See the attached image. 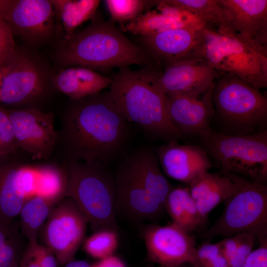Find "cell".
<instances>
[{
	"label": "cell",
	"mask_w": 267,
	"mask_h": 267,
	"mask_svg": "<svg viewBox=\"0 0 267 267\" xmlns=\"http://www.w3.org/2000/svg\"><path fill=\"white\" fill-rule=\"evenodd\" d=\"M130 123L109 91L71 99L64 125L69 160L107 165L124 149Z\"/></svg>",
	"instance_id": "cell-1"
},
{
	"label": "cell",
	"mask_w": 267,
	"mask_h": 267,
	"mask_svg": "<svg viewBox=\"0 0 267 267\" xmlns=\"http://www.w3.org/2000/svg\"><path fill=\"white\" fill-rule=\"evenodd\" d=\"M91 20L84 30L62 38L57 44L53 57L60 69L80 66L107 72L132 64L160 66L115 23L96 13Z\"/></svg>",
	"instance_id": "cell-2"
},
{
	"label": "cell",
	"mask_w": 267,
	"mask_h": 267,
	"mask_svg": "<svg viewBox=\"0 0 267 267\" xmlns=\"http://www.w3.org/2000/svg\"><path fill=\"white\" fill-rule=\"evenodd\" d=\"M114 177L117 217L141 222L156 219L165 210L173 185L162 173L155 151L142 148L130 153Z\"/></svg>",
	"instance_id": "cell-3"
},
{
	"label": "cell",
	"mask_w": 267,
	"mask_h": 267,
	"mask_svg": "<svg viewBox=\"0 0 267 267\" xmlns=\"http://www.w3.org/2000/svg\"><path fill=\"white\" fill-rule=\"evenodd\" d=\"M119 69L112 77L109 92L127 121L166 142L183 138L168 115L165 94L152 84L162 73L161 68L148 66L146 71H134L128 67Z\"/></svg>",
	"instance_id": "cell-4"
},
{
	"label": "cell",
	"mask_w": 267,
	"mask_h": 267,
	"mask_svg": "<svg viewBox=\"0 0 267 267\" xmlns=\"http://www.w3.org/2000/svg\"><path fill=\"white\" fill-rule=\"evenodd\" d=\"M65 168L64 197L77 203L92 231H117L114 177L107 165L69 160Z\"/></svg>",
	"instance_id": "cell-5"
},
{
	"label": "cell",
	"mask_w": 267,
	"mask_h": 267,
	"mask_svg": "<svg viewBox=\"0 0 267 267\" xmlns=\"http://www.w3.org/2000/svg\"><path fill=\"white\" fill-rule=\"evenodd\" d=\"M212 102L220 132L241 135L267 129V98L233 73H220L214 82Z\"/></svg>",
	"instance_id": "cell-6"
},
{
	"label": "cell",
	"mask_w": 267,
	"mask_h": 267,
	"mask_svg": "<svg viewBox=\"0 0 267 267\" xmlns=\"http://www.w3.org/2000/svg\"><path fill=\"white\" fill-rule=\"evenodd\" d=\"M207 61L220 73H233L250 86L267 87V53L257 50L231 35L204 26L192 59Z\"/></svg>",
	"instance_id": "cell-7"
},
{
	"label": "cell",
	"mask_w": 267,
	"mask_h": 267,
	"mask_svg": "<svg viewBox=\"0 0 267 267\" xmlns=\"http://www.w3.org/2000/svg\"><path fill=\"white\" fill-rule=\"evenodd\" d=\"M199 140V146L221 172L267 183V129L234 135L211 128Z\"/></svg>",
	"instance_id": "cell-8"
},
{
	"label": "cell",
	"mask_w": 267,
	"mask_h": 267,
	"mask_svg": "<svg viewBox=\"0 0 267 267\" xmlns=\"http://www.w3.org/2000/svg\"><path fill=\"white\" fill-rule=\"evenodd\" d=\"M235 189L223 202L222 215L201 237L210 241L217 236L229 237L253 232L259 241L267 238V184L227 174Z\"/></svg>",
	"instance_id": "cell-9"
},
{
	"label": "cell",
	"mask_w": 267,
	"mask_h": 267,
	"mask_svg": "<svg viewBox=\"0 0 267 267\" xmlns=\"http://www.w3.org/2000/svg\"><path fill=\"white\" fill-rule=\"evenodd\" d=\"M0 103L18 106L42 97L52 85L49 66L37 55L16 46L10 62L0 69Z\"/></svg>",
	"instance_id": "cell-10"
},
{
	"label": "cell",
	"mask_w": 267,
	"mask_h": 267,
	"mask_svg": "<svg viewBox=\"0 0 267 267\" xmlns=\"http://www.w3.org/2000/svg\"><path fill=\"white\" fill-rule=\"evenodd\" d=\"M89 221L77 203L65 197L51 210L39 234L59 265L74 259L84 240Z\"/></svg>",
	"instance_id": "cell-11"
},
{
	"label": "cell",
	"mask_w": 267,
	"mask_h": 267,
	"mask_svg": "<svg viewBox=\"0 0 267 267\" xmlns=\"http://www.w3.org/2000/svg\"><path fill=\"white\" fill-rule=\"evenodd\" d=\"M1 20L14 35L32 46L49 41L57 30L50 0H8Z\"/></svg>",
	"instance_id": "cell-12"
},
{
	"label": "cell",
	"mask_w": 267,
	"mask_h": 267,
	"mask_svg": "<svg viewBox=\"0 0 267 267\" xmlns=\"http://www.w3.org/2000/svg\"><path fill=\"white\" fill-rule=\"evenodd\" d=\"M18 149L33 159L48 158L57 141L54 114L31 108L6 110Z\"/></svg>",
	"instance_id": "cell-13"
},
{
	"label": "cell",
	"mask_w": 267,
	"mask_h": 267,
	"mask_svg": "<svg viewBox=\"0 0 267 267\" xmlns=\"http://www.w3.org/2000/svg\"><path fill=\"white\" fill-rule=\"evenodd\" d=\"M217 2L231 35L267 53V0H217Z\"/></svg>",
	"instance_id": "cell-14"
},
{
	"label": "cell",
	"mask_w": 267,
	"mask_h": 267,
	"mask_svg": "<svg viewBox=\"0 0 267 267\" xmlns=\"http://www.w3.org/2000/svg\"><path fill=\"white\" fill-rule=\"evenodd\" d=\"M148 259L163 267L193 266L196 251L195 239L172 223L162 226L151 224L142 231Z\"/></svg>",
	"instance_id": "cell-15"
},
{
	"label": "cell",
	"mask_w": 267,
	"mask_h": 267,
	"mask_svg": "<svg viewBox=\"0 0 267 267\" xmlns=\"http://www.w3.org/2000/svg\"><path fill=\"white\" fill-rule=\"evenodd\" d=\"M219 74L203 59H187L166 66L152 84L165 94L198 96L214 85Z\"/></svg>",
	"instance_id": "cell-16"
},
{
	"label": "cell",
	"mask_w": 267,
	"mask_h": 267,
	"mask_svg": "<svg viewBox=\"0 0 267 267\" xmlns=\"http://www.w3.org/2000/svg\"><path fill=\"white\" fill-rule=\"evenodd\" d=\"M213 86L198 96L165 94L169 119L184 136L200 138L211 128V123L214 115Z\"/></svg>",
	"instance_id": "cell-17"
},
{
	"label": "cell",
	"mask_w": 267,
	"mask_h": 267,
	"mask_svg": "<svg viewBox=\"0 0 267 267\" xmlns=\"http://www.w3.org/2000/svg\"><path fill=\"white\" fill-rule=\"evenodd\" d=\"M204 27L175 28L140 36V46L161 67L165 68L178 61L192 59Z\"/></svg>",
	"instance_id": "cell-18"
},
{
	"label": "cell",
	"mask_w": 267,
	"mask_h": 267,
	"mask_svg": "<svg viewBox=\"0 0 267 267\" xmlns=\"http://www.w3.org/2000/svg\"><path fill=\"white\" fill-rule=\"evenodd\" d=\"M160 166L169 178L188 185L214 166L199 145L165 142L155 150Z\"/></svg>",
	"instance_id": "cell-19"
},
{
	"label": "cell",
	"mask_w": 267,
	"mask_h": 267,
	"mask_svg": "<svg viewBox=\"0 0 267 267\" xmlns=\"http://www.w3.org/2000/svg\"><path fill=\"white\" fill-rule=\"evenodd\" d=\"M188 187L203 223L210 212L232 193L235 184L226 173L207 171L192 180Z\"/></svg>",
	"instance_id": "cell-20"
},
{
	"label": "cell",
	"mask_w": 267,
	"mask_h": 267,
	"mask_svg": "<svg viewBox=\"0 0 267 267\" xmlns=\"http://www.w3.org/2000/svg\"><path fill=\"white\" fill-rule=\"evenodd\" d=\"M112 77L104 76L92 69L73 66L60 69L53 75L52 85L70 99L94 94L110 87Z\"/></svg>",
	"instance_id": "cell-21"
},
{
	"label": "cell",
	"mask_w": 267,
	"mask_h": 267,
	"mask_svg": "<svg viewBox=\"0 0 267 267\" xmlns=\"http://www.w3.org/2000/svg\"><path fill=\"white\" fill-rule=\"evenodd\" d=\"M21 166L0 163V220L10 223L19 215L26 195L20 179Z\"/></svg>",
	"instance_id": "cell-22"
},
{
	"label": "cell",
	"mask_w": 267,
	"mask_h": 267,
	"mask_svg": "<svg viewBox=\"0 0 267 267\" xmlns=\"http://www.w3.org/2000/svg\"><path fill=\"white\" fill-rule=\"evenodd\" d=\"M164 209L173 223L189 234L203 223L188 186L173 185L166 199Z\"/></svg>",
	"instance_id": "cell-23"
},
{
	"label": "cell",
	"mask_w": 267,
	"mask_h": 267,
	"mask_svg": "<svg viewBox=\"0 0 267 267\" xmlns=\"http://www.w3.org/2000/svg\"><path fill=\"white\" fill-rule=\"evenodd\" d=\"M53 8L56 24L61 28L67 39L74 34L77 27L91 20L100 3L98 0H50Z\"/></svg>",
	"instance_id": "cell-24"
},
{
	"label": "cell",
	"mask_w": 267,
	"mask_h": 267,
	"mask_svg": "<svg viewBox=\"0 0 267 267\" xmlns=\"http://www.w3.org/2000/svg\"><path fill=\"white\" fill-rule=\"evenodd\" d=\"M57 201L41 195L26 198L19 214V226L28 242L38 241L39 232Z\"/></svg>",
	"instance_id": "cell-25"
},
{
	"label": "cell",
	"mask_w": 267,
	"mask_h": 267,
	"mask_svg": "<svg viewBox=\"0 0 267 267\" xmlns=\"http://www.w3.org/2000/svg\"><path fill=\"white\" fill-rule=\"evenodd\" d=\"M36 192L41 195L57 200L64 198L66 182L65 168L62 171L53 165H44L35 167Z\"/></svg>",
	"instance_id": "cell-26"
},
{
	"label": "cell",
	"mask_w": 267,
	"mask_h": 267,
	"mask_svg": "<svg viewBox=\"0 0 267 267\" xmlns=\"http://www.w3.org/2000/svg\"><path fill=\"white\" fill-rule=\"evenodd\" d=\"M171 2L197 17L216 31L227 29L217 0H170Z\"/></svg>",
	"instance_id": "cell-27"
},
{
	"label": "cell",
	"mask_w": 267,
	"mask_h": 267,
	"mask_svg": "<svg viewBox=\"0 0 267 267\" xmlns=\"http://www.w3.org/2000/svg\"><path fill=\"white\" fill-rule=\"evenodd\" d=\"M257 239L252 232L224 237L219 242L230 267H243Z\"/></svg>",
	"instance_id": "cell-28"
},
{
	"label": "cell",
	"mask_w": 267,
	"mask_h": 267,
	"mask_svg": "<svg viewBox=\"0 0 267 267\" xmlns=\"http://www.w3.org/2000/svg\"><path fill=\"white\" fill-rule=\"evenodd\" d=\"M179 27L174 21L159 11L148 10L123 25L121 30H126L140 36H147L164 30Z\"/></svg>",
	"instance_id": "cell-29"
},
{
	"label": "cell",
	"mask_w": 267,
	"mask_h": 267,
	"mask_svg": "<svg viewBox=\"0 0 267 267\" xmlns=\"http://www.w3.org/2000/svg\"><path fill=\"white\" fill-rule=\"evenodd\" d=\"M111 15L110 21L117 22L122 27L132 21L145 11L156 6L157 0H104Z\"/></svg>",
	"instance_id": "cell-30"
},
{
	"label": "cell",
	"mask_w": 267,
	"mask_h": 267,
	"mask_svg": "<svg viewBox=\"0 0 267 267\" xmlns=\"http://www.w3.org/2000/svg\"><path fill=\"white\" fill-rule=\"evenodd\" d=\"M117 231L103 229L93 232L84 242L83 249L90 256L101 259L113 255L118 246Z\"/></svg>",
	"instance_id": "cell-31"
},
{
	"label": "cell",
	"mask_w": 267,
	"mask_h": 267,
	"mask_svg": "<svg viewBox=\"0 0 267 267\" xmlns=\"http://www.w3.org/2000/svg\"><path fill=\"white\" fill-rule=\"evenodd\" d=\"M194 267H230L219 242L206 241L196 248Z\"/></svg>",
	"instance_id": "cell-32"
},
{
	"label": "cell",
	"mask_w": 267,
	"mask_h": 267,
	"mask_svg": "<svg viewBox=\"0 0 267 267\" xmlns=\"http://www.w3.org/2000/svg\"><path fill=\"white\" fill-rule=\"evenodd\" d=\"M25 245L23 236L18 231L12 235L0 248V267H19Z\"/></svg>",
	"instance_id": "cell-33"
},
{
	"label": "cell",
	"mask_w": 267,
	"mask_h": 267,
	"mask_svg": "<svg viewBox=\"0 0 267 267\" xmlns=\"http://www.w3.org/2000/svg\"><path fill=\"white\" fill-rule=\"evenodd\" d=\"M18 149L7 112L0 106V158L12 155Z\"/></svg>",
	"instance_id": "cell-34"
},
{
	"label": "cell",
	"mask_w": 267,
	"mask_h": 267,
	"mask_svg": "<svg viewBox=\"0 0 267 267\" xmlns=\"http://www.w3.org/2000/svg\"><path fill=\"white\" fill-rule=\"evenodd\" d=\"M16 48L11 28L5 22L0 20V69L10 62Z\"/></svg>",
	"instance_id": "cell-35"
},
{
	"label": "cell",
	"mask_w": 267,
	"mask_h": 267,
	"mask_svg": "<svg viewBox=\"0 0 267 267\" xmlns=\"http://www.w3.org/2000/svg\"><path fill=\"white\" fill-rule=\"evenodd\" d=\"M28 247L41 267H57L58 263L53 251L38 241L28 242Z\"/></svg>",
	"instance_id": "cell-36"
},
{
	"label": "cell",
	"mask_w": 267,
	"mask_h": 267,
	"mask_svg": "<svg viewBox=\"0 0 267 267\" xmlns=\"http://www.w3.org/2000/svg\"><path fill=\"white\" fill-rule=\"evenodd\" d=\"M259 242V247L252 251L243 267H267V238Z\"/></svg>",
	"instance_id": "cell-37"
},
{
	"label": "cell",
	"mask_w": 267,
	"mask_h": 267,
	"mask_svg": "<svg viewBox=\"0 0 267 267\" xmlns=\"http://www.w3.org/2000/svg\"><path fill=\"white\" fill-rule=\"evenodd\" d=\"M19 225L13 222H5L0 220V248L18 231Z\"/></svg>",
	"instance_id": "cell-38"
},
{
	"label": "cell",
	"mask_w": 267,
	"mask_h": 267,
	"mask_svg": "<svg viewBox=\"0 0 267 267\" xmlns=\"http://www.w3.org/2000/svg\"><path fill=\"white\" fill-rule=\"evenodd\" d=\"M92 267H127L125 263L119 257L113 255L99 260L92 264Z\"/></svg>",
	"instance_id": "cell-39"
},
{
	"label": "cell",
	"mask_w": 267,
	"mask_h": 267,
	"mask_svg": "<svg viewBox=\"0 0 267 267\" xmlns=\"http://www.w3.org/2000/svg\"><path fill=\"white\" fill-rule=\"evenodd\" d=\"M19 267H41L27 245L19 262Z\"/></svg>",
	"instance_id": "cell-40"
},
{
	"label": "cell",
	"mask_w": 267,
	"mask_h": 267,
	"mask_svg": "<svg viewBox=\"0 0 267 267\" xmlns=\"http://www.w3.org/2000/svg\"><path fill=\"white\" fill-rule=\"evenodd\" d=\"M64 267H92V264L85 260H73L64 265Z\"/></svg>",
	"instance_id": "cell-41"
},
{
	"label": "cell",
	"mask_w": 267,
	"mask_h": 267,
	"mask_svg": "<svg viewBox=\"0 0 267 267\" xmlns=\"http://www.w3.org/2000/svg\"><path fill=\"white\" fill-rule=\"evenodd\" d=\"M1 73H0V83H1Z\"/></svg>",
	"instance_id": "cell-42"
},
{
	"label": "cell",
	"mask_w": 267,
	"mask_h": 267,
	"mask_svg": "<svg viewBox=\"0 0 267 267\" xmlns=\"http://www.w3.org/2000/svg\"><path fill=\"white\" fill-rule=\"evenodd\" d=\"M184 267L183 266H179V267Z\"/></svg>",
	"instance_id": "cell-43"
}]
</instances>
